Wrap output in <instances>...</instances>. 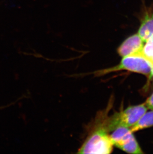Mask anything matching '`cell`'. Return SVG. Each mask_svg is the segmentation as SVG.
<instances>
[{"mask_svg": "<svg viewBox=\"0 0 153 154\" xmlns=\"http://www.w3.org/2000/svg\"><path fill=\"white\" fill-rule=\"evenodd\" d=\"M153 64L141 54L123 57L118 64L112 67L98 70L94 72L96 76H101L117 71H130L146 76L150 78Z\"/></svg>", "mask_w": 153, "mask_h": 154, "instance_id": "obj_2", "label": "cell"}, {"mask_svg": "<svg viewBox=\"0 0 153 154\" xmlns=\"http://www.w3.org/2000/svg\"><path fill=\"white\" fill-rule=\"evenodd\" d=\"M141 23L137 34L145 42L153 34V9L147 8L141 18Z\"/></svg>", "mask_w": 153, "mask_h": 154, "instance_id": "obj_6", "label": "cell"}, {"mask_svg": "<svg viewBox=\"0 0 153 154\" xmlns=\"http://www.w3.org/2000/svg\"><path fill=\"white\" fill-rule=\"evenodd\" d=\"M149 79H152V80H153V69H152V72H151V73L150 76V78Z\"/></svg>", "mask_w": 153, "mask_h": 154, "instance_id": "obj_10", "label": "cell"}, {"mask_svg": "<svg viewBox=\"0 0 153 154\" xmlns=\"http://www.w3.org/2000/svg\"><path fill=\"white\" fill-rule=\"evenodd\" d=\"M148 109L153 110V92L145 102Z\"/></svg>", "mask_w": 153, "mask_h": 154, "instance_id": "obj_9", "label": "cell"}, {"mask_svg": "<svg viewBox=\"0 0 153 154\" xmlns=\"http://www.w3.org/2000/svg\"><path fill=\"white\" fill-rule=\"evenodd\" d=\"M111 107L108 104L106 109L97 114L89 126L88 136L78 153L107 154L112 152L114 146L106 125V119Z\"/></svg>", "mask_w": 153, "mask_h": 154, "instance_id": "obj_1", "label": "cell"}, {"mask_svg": "<svg viewBox=\"0 0 153 154\" xmlns=\"http://www.w3.org/2000/svg\"><path fill=\"white\" fill-rule=\"evenodd\" d=\"M110 134L114 146L129 154H143V150L130 128L120 127Z\"/></svg>", "mask_w": 153, "mask_h": 154, "instance_id": "obj_4", "label": "cell"}, {"mask_svg": "<svg viewBox=\"0 0 153 154\" xmlns=\"http://www.w3.org/2000/svg\"><path fill=\"white\" fill-rule=\"evenodd\" d=\"M145 102L140 104L129 106L126 109L116 112L111 116H107L106 127L110 133L120 127L130 128L140 119L148 110Z\"/></svg>", "mask_w": 153, "mask_h": 154, "instance_id": "obj_3", "label": "cell"}, {"mask_svg": "<svg viewBox=\"0 0 153 154\" xmlns=\"http://www.w3.org/2000/svg\"><path fill=\"white\" fill-rule=\"evenodd\" d=\"M144 43L138 34H134L122 42L117 48V53L122 57L141 54Z\"/></svg>", "mask_w": 153, "mask_h": 154, "instance_id": "obj_5", "label": "cell"}, {"mask_svg": "<svg viewBox=\"0 0 153 154\" xmlns=\"http://www.w3.org/2000/svg\"><path fill=\"white\" fill-rule=\"evenodd\" d=\"M141 54L153 66V34L145 42Z\"/></svg>", "mask_w": 153, "mask_h": 154, "instance_id": "obj_8", "label": "cell"}, {"mask_svg": "<svg viewBox=\"0 0 153 154\" xmlns=\"http://www.w3.org/2000/svg\"><path fill=\"white\" fill-rule=\"evenodd\" d=\"M146 111L138 122L130 129L133 133L153 127V110Z\"/></svg>", "mask_w": 153, "mask_h": 154, "instance_id": "obj_7", "label": "cell"}]
</instances>
